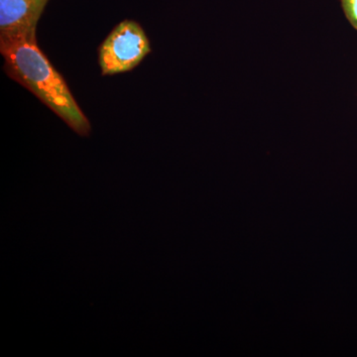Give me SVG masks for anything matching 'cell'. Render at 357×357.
<instances>
[{
    "mask_svg": "<svg viewBox=\"0 0 357 357\" xmlns=\"http://www.w3.org/2000/svg\"><path fill=\"white\" fill-rule=\"evenodd\" d=\"M0 53L7 76L31 91L77 135L89 137L91 121L64 77L40 49L37 37L0 43Z\"/></svg>",
    "mask_w": 357,
    "mask_h": 357,
    "instance_id": "cell-1",
    "label": "cell"
},
{
    "mask_svg": "<svg viewBox=\"0 0 357 357\" xmlns=\"http://www.w3.org/2000/svg\"><path fill=\"white\" fill-rule=\"evenodd\" d=\"M50 0H0V43L37 37V26Z\"/></svg>",
    "mask_w": 357,
    "mask_h": 357,
    "instance_id": "cell-3",
    "label": "cell"
},
{
    "mask_svg": "<svg viewBox=\"0 0 357 357\" xmlns=\"http://www.w3.org/2000/svg\"><path fill=\"white\" fill-rule=\"evenodd\" d=\"M146 32L137 21L122 20L98 47V65L102 76L130 72L151 53Z\"/></svg>",
    "mask_w": 357,
    "mask_h": 357,
    "instance_id": "cell-2",
    "label": "cell"
},
{
    "mask_svg": "<svg viewBox=\"0 0 357 357\" xmlns=\"http://www.w3.org/2000/svg\"><path fill=\"white\" fill-rule=\"evenodd\" d=\"M345 17L357 31V0H342Z\"/></svg>",
    "mask_w": 357,
    "mask_h": 357,
    "instance_id": "cell-4",
    "label": "cell"
}]
</instances>
